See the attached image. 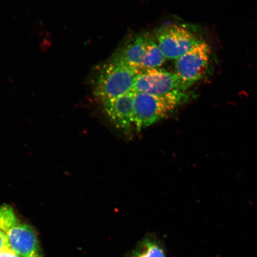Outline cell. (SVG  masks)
I'll use <instances>...</instances> for the list:
<instances>
[{
	"mask_svg": "<svg viewBox=\"0 0 257 257\" xmlns=\"http://www.w3.org/2000/svg\"><path fill=\"white\" fill-rule=\"evenodd\" d=\"M9 247L7 237H6L5 234L0 230V253Z\"/></svg>",
	"mask_w": 257,
	"mask_h": 257,
	"instance_id": "cell-11",
	"label": "cell"
},
{
	"mask_svg": "<svg viewBox=\"0 0 257 257\" xmlns=\"http://www.w3.org/2000/svg\"><path fill=\"white\" fill-rule=\"evenodd\" d=\"M158 46L167 59H177L202 41L189 29L170 24L161 28L157 34Z\"/></svg>",
	"mask_w": 257,
	"mask_h": 257,
	"instance_id": "cell-6",
	"label": "cell"
},
{
	"mask_svg": "<svg viewBox=\"0 0 257 257\" xmlns=\"http://www.w3.org/2000/svg\"><path fill=\"white\" fill-rule=\"evenodd\" d=\"M137 74L114 56L98 72L94 80V94L103 102L134 91Z\"/></svg>",
	"mask_w": 257,
	"mask_h": 257,
	"instance_id": "cell-2",
	"label": "cell"
},
{
	"mask_svg": "<svg viewBox=\"0 0 257 257\" xmlns=\"http://www.w3.org/2000/svg\"><path fill=\"white\" fill-rule=\"evenodd\" d=\"M0 257H21L15 253L11 248H8L0 253Z\"/></svg>",
	"mask_w": 257,
	"mask_h": 257,
	"instance_id": "cell-12",
	"label": "cell"
},
{
	"mask_svg": "<svg viewBox=\"0 0 257 257\" xmlns=\"http://www.w3.org/2000/svg\"><path fill=\"white\" fill-rule=\"evenodd\" d=\"M166 58L158 44L151 38L147 37L145 52L142 60L143 70L147 69L159 68L165 63Z\"/></svg>",
	"mask_w": 257,
	"mask_h": 257,
	"instance_id": "cell-9",
	"label": "cell"
},
{
	"mask_svg": "<svg viewBox=\"0 0 257 257\" xmlns=\"http://www.w3.org/2000/svg\"><path fill=\"white\" fill-rule=\"evenodd\" d=\"M130 257H166L165 250L155 237H147L138 244Z\"/></svg>",
	"mask_w": 257,
	"mask_h": 257,
	"instance_id": "cell-10",
	"label": "cell"
},
{
	"mask_svg": "<svg viewBox=\"0 0 257 257\" xmlns=\"http://www.w3.org/2000/svg\"><path fill=\"white\" fill-rule=\"evenodd\" d=\"M185 92L164 95L135 92L134 124L138 131L166 118L185 100Z\"/></svg>",
	"mask_w": 257,
	"mask_h": 257,
	"instance_id": "cell-1",
	"label": "cell"
},
{
	"mask_svg": "<svg viewBox=\"0 0 257 257\" xmlns=\"http://www.w3.org/2000/svg\"><path fill=\"white\" fill-rule=\"evenodd\" d=\"M214 62L211 47L202 41L176 59V74L189 88L210 75Z\"/></svg>",
	"mask_w": 257,
	"mask_h": 257,
	"instance_id": "cell-4",
	"label": "cell"
},
{
	"mask_svg": "<svg viewBox=\"0 0 257 257\" xmlns=\"http://www.w3.org/2000/svg\"><path fill=\"white\" fill-rule=\"evenodd\" d=\"M188 88L176 73L159 68L144 69L137 74L133 91L154 95L185 92Z\"/></svg>",
	"mask_w": 257,
	"mask_h": 257,
	"instance_id": "cell-5",
	"label": "cell"
},
{
	"mask_svg": "<svg viewBox=\"0 0 257 257\" xmlns=\"http://www.w3.org/2000/svg\"><path fill=\"white\" fill-rule=\"evenodd\" d=\"M147 37L138 36L128 42L114 56L137 73L142 71V60Z\"/></svg>",
	"mask_w": 257,
	"mask_h": 257,
	"instance_id": "cell-8",
	"label": "cell"
},
{
	"mask_svg": "<svg viewBox=\"0 0 257 257\" xmlns=\"http://www.w3.org/2000/svg\"><path fill=\"white\" fill-rule=\"evenodd\" d=\"M132 91L102 102L106 115L114 126L127 136L131 134L134 124V99Z\"/></svg>",
	"mask_w": 257,
	"mask_h": 257,
	"instance_id": "cell-7",
	"label": "cell"
},
{
	"mask_svg": "<svg viewBox=\"0 0 257 257\" xmlns=\"http://www.w3.org/2000/svg\"><path fill=\"white\" fill-rule=\"evenodd\" d=\"M0 230L5 234L10 248L21 257H42L36 233L22 223L8 205L0 207Z\"/></svg>",
	"mask_w": 257,
	"mask_h": 257,
	"instance_id": "cell-3",
	"label": "cell"
}]
</instances>
